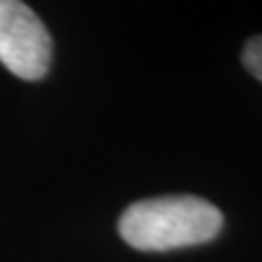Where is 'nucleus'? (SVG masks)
Segmentation results:
<instances>
[{
    "label": "nucleus",
    "mask_w": 262,
    "mask_h": 262,
    "mask_svg": "<svg viewBox=\"0 0 262 262\" xmlns=\"http://www.w3.org/2000/svg\"><path fill=\"white\" fill-rule=\"evenodd\" d=\"M53 39L29 5L0 0V63L15 77L37 81L46 77Z\"/></svg>",
    "instance_id": "2"
},
{
    "label": "nucleus",
    "mask_w": 262,
    "mask_h": 262,
    "mask_svg": "<svg viewBox=\"0 0 262 262\" xmlns=\"http://www.w3.org/2000/svg\"><path fill=\"white\" fill-rule=\"evenodd\" d=\"M243 66L247 72L262 83V37H251L243 48Z\"/></svg>",
    "instance_id": "3"
},
{
    "label": "nucleus",
    "mask_w": 262,
    "mask_h": 262,
    "mask_svg": "<svg viewBox=\"0 0 262 262\" xmlns=\"http://www.w3.org/2000/svg\"><path fill=\"white\" fill-rule=\"evenodd\" d=\"M223 227V214L201 196L170 194L136 201L122 212L118 234L138 251H170L208 243Z\"/></svg>",
    "instance_id": "1"
}]
</instances>
